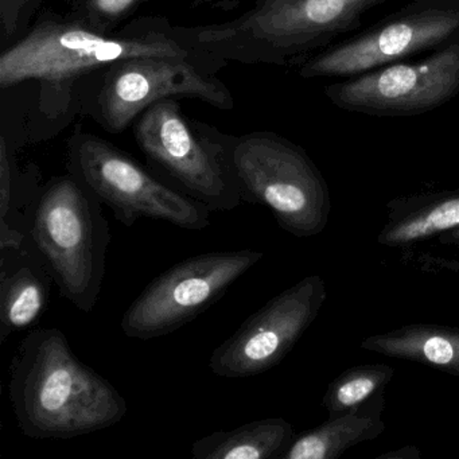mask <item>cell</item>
Returning <instances> with one entry per match:
<instances>
[{
    "mask_svg": "<svg viewBox=\"0 0 459 459\" xmlns=\"http://www.w3.org/2000/svg\"><path fill=\"white\" fill-rule=\"evenodd\" d=\"M185 44L166 18L142 17L111 34L85 28L68 14L39 13L33 25L0 55V87L37 82L44 139L56 135L77 114L76 93L91 74L128 58L204 55Z\"/></svg>",
    "mask_w": 459,
    "mask_h": 459,
    "instance_id": "1",
    "label": "cell"
},
{
    "mask_svg": "<svg viewBox=\"0 0 459 459\" xmlns=\"http://www.w3.org/2000/svg\"><path fill=\"white\" fill-rule=\"evenodd\" d=\"M9 396L23 435L66 440L111 429L128 404L111 381L82 362L57 327H33L10 364Z\"/></svg>",
    "mask_w": 459,
    "mask_h": 459,
    "instance_id": "2",
    "label": "cell"
},
{
    "mask_svg": "<svg viewBox=\"0 0 459 459\" xmlns=\"http://www.w3.org/2000/svg\"><path fill=\"white\" fill-rule=\"evenodd\" d=\"M386 0H256L227 22L177 26L193 49L235 63L287 65L361 25Z\"/></svg>",
    "mask_w": 459,
    "mask_h": 459,
    "instance_id": "3",
    "label": "cell"
},
{
    "mask_svg": "<svg viewBox=\"0 0 459 459\" xmlns=\"http://www.w3.org/2000/svg\"><path fill=\"white\" fill-rule=\"evenodd\" d=\"M28 241L52 273L60 297L91 313L103 289L111 244L95 193L68 171L52 177L37 198Z\"/></svg>",
    "mask_w": 459,
    "mask_h": 459,
    "instance_id": "4",
    "label": "cell"
},
{
    "mask_svg": "<svg viewBox=\"0 0 459 459\" xmlns=\"http://www.w3.org/2000/svg\"><path fill=\"white\" fill-rule=\"evenodd\" d=\"M227 64L209 53L117 61L80 84L77 112L117 135L125 133L147 108L166 99H198L221 111H232V92L217 77Z\"/></svg>",
    "mask_w": 459,
    "mask_h": 459,
    "instance_id": "5",
    "label": "cell"
},
{
    "mask_svg": "<svg viewBox=\"0 0 459 459\" xmlns=\"http://www.w3.org/2000/svg\"><path fill=\"white\" fill-rule=\"evenodd\" d=\"M149 169L212 212H232L243 204L230 155V135L189 119L178 99L147 108L133 125Z\"/></svg>",
    "mask_w": 459,
    "mask_h": 459,
    "instance_id": "6",
    "label": "cell"
},
{
    "mask_svg": "<svg viewBox=\"0 0 459 459\" xmlns=\"http://www.w3.org/2000/svg\"><path fill=\"white\" fill-rule=\"evenodd\" d=\"M230 155L243 203L270 209L284 232L321 235L332 212L329 185L305 149L271 133L230 135Z\"/></svg>",
    "mask_w": 459,
    "mask_h": 459,
    "instance_id": "7",
    "label": "cell"
},
{
    "mask_svg": "<svg viewBox=\"0 0 459 459\" xmlns=\"http://www.w3.org/2000/svg\"><path fill=\"white\" fill-rule=\"evenodd\" d=\"M65 165L66 171L90 187L125 227H134L142 219L195 232L211 225L208 206L82 126H76L66 141Z\"/></svg>",
    "mask_w": 459,
    "mask_h": 459,
    "instance_id": "8",
    "label": "cell"
},
{
    "mask_svg": "<svg viewBox=\"0 0 459 459\" xmlns=\"http://www.w3.org/2000/svg\"><path fill=\"white\" fill-rule=\"evenodd\" d=\"M264 254L252 249L187 257L152 279L120 322L126 337L149 341L171 334L216 305Z\"/></svg>",
    "mask_w": 459,
    "mask_h": 459,
    "instance_id": "9",
    "label": "cell"
},
{
    "mask_svg": "<svg viewBox=\"0 0 459 459\" xmlns=\"http://www.w3.org/2000/svg\"><path fill=\"white\" fill-rule=\"evenodd\" d=\"M459 41V0H412L300 65L303 79L353 77Z\"/></svg>",
    "mask_w": 459,
    "mask_h": 459,
    "instance_id": "10",
    "label": "cell"
},
{
    "mask_svg": "<svg viewBox=\"0 0 459 459\" xmlns=\"http://www.w3.org/2000/svg\"><path fill=\"white\" fill-rule=\"evenodd\" d=\"M340 109L377 117L427 114L459 93V41L415 63L388 64L325 87Z\"/></svg>",
    "mask_w": 459,
    "mask_h": 459,
    "instance_id": "11",
    "label": "cell"
},
{
    "mask_svg": "<svg viewBox=\"0 0 459 459\" xmlns=\"http://www.w3.org/2000/svg\"><path fill=\"white\" fill-rule=\"evenodd\" d=\"M327 299L326 283L308 275L268 300L217 346L209 359L213 375L246 378L281 364L307 332Z\"/></svg>",
    "mask_w": 459,
    "mask_h": 459,
    "instance_id": "12",
    "label": "cell"
},
{
    "mask_svg": "<svg viewBox=\"0 0 459 459\" xmlns=\"http://www.w3.org/2000/svg\"><path fill=\"white\" fill-rule=\"evenodd\" d=\"M55 283L39 252L26 243L22 248L0 249V341L13 333L33 329L49 306Z\"/></svg>",
    "mask_w": 459,
    "mask_h": 459,
    "instance_id": "13",
    "label": "cell"
},
{
    "mask_svg": "<svg viewBox=\"0 0 459 459\" xmlns=\"http://www.w3.org/2000/svg\"><path fill=\"white\" fill-rule=\"evenodd\" d=\"M386 212L377 243L388 248H410L459 228V189L394 198L386 204Z\"/></svg>",
    "mask_w": 459,
    "mask_h": 459,
    "instance_id": "14",
    "label": "cell"
},
{
    "mask_svg": "<svg viewBox=\"0 0 459 459\" xmlns=\"http://www.w3.org/2000/svg\"><path fill=\"white\" fill-rule=\"evenodd\" d=\"M384 392L359 407L297 435L279 459H337L359 443L377 439L385 423L383 420Z\"/></svg>",
    "mask_w": 459,
    "mask_h": 459,
    "instance_id": "15",
    "label": "cell"
},
{
    "mask_svg": "<svg viewBox=\"0 0 459 459\" xmlns=\"http://www.w3.org/2000/svg\"><path fill=\"white\" fill-rule=\"evenodd\" d=\"M17 143L6 133L0 136V249L22 248L37 198L42 189V174L36 163L18 165Z\"/></svg>",
    "mask_w": 459,
    "mask_h": 459,
    "instance_id": "16",
    "label": "cell"
},
{
    "mask_svg": "<svg viewBox=\"0 0 459 459\" xmlns=\"http://www.w3.org/2000/svg\"><path fill=\"white\" fill-rule=\"evenodd\" d=\"M364 351L407 359L459 377V327L412 324L361 342Z\"/></svg>",
    "mask_w": 459,
    "mask_h": 459,
    "instance_id": "17",
    "label": "cell"
},
{
    "mask_svg": "<svg viewBox=\"0 0 459 459\" xmlns=\"http://www.w3.org/2000/svg\"><path fill=\"white\" fill-rule=\"evenodd\" d=\"M294 427L283 418H264L195 440V459H279L294 439Z\"/></svg>",
    "mask_w": 459,
    "mask_h": 459,
    "instance_id": "18",
    "label": "cell"
},
{
    "mask_svg": "<svg viewBox=\"0 0 459 459\" xmlns=\"http://www.w3.org/2000/svg\"><path fill=\"white\" fill-rule=\"evenodd\" d=\"M394 376L386 364H364L349 368L332 381L325 392L322 405L329 416L353 410L385 391Z\"/></svg>",
    "mask_w": 459,
    "mask_h": 459,
    "instance_id": "19",
    "label": "cell"
},
{
    "mask_svg": "<svg viewBox=\"0 0 459 459\" xmlns=\"http://www.w3.org/2000/svg\"><path fill=\"white\" fill-rule=\"evenodd\" d=\"M149 0H68L69 17L98 33L111 34Z\"/></svg>",
    "mask_w": 459,
    "mask_h": 459,
    "instance_id": "20",
    "label": "cell"
},
{
    "mask_svg": "<svg viewBox=\"0 0 459 459\" xmlns=\"http://www.w3.org/2000/svg\"><path fill=\"white\" fill-rule=\"evenodd\" d=\"M44 0H0V33L4 41L20 39Z\"/></svg>",
    "mask_w": 459,
    "mask_h": 459,
    "instance_id": "21",
    "label": "cell"
},
{
    "mask_svg": "<svg viewBox=\"0 0 459 459\" xmlns=\"http://www.w3.org/2000/svg\"><path fill=\"white\" fill-rule=\"evenodd\" d=\"M420 456V450L416 446H405L394 451H388L377 456V459H419Z\"/></svg>",
    "mask_w": 459,
    "mask_h": 459,
    "instance_id": "22",
    "label": "cell"
},
{
    "mask_svg": "<svg viewBox=\"0 0 459 459\" xmlns=\"http://www.w3.org/2000/svg\"><path fill=\"white\" fill-rule=\"evenodd\" d=\"M437 241L445 246H459V228L443 233L437 238Z\"/></svg>",
    "mask_w": 459,
    "mask_h": 459,
    "instance_id": "23",
    "label": "cell"
}]
</instances>
